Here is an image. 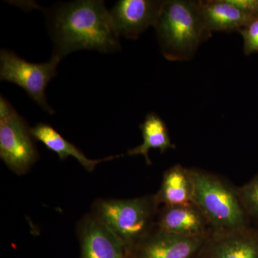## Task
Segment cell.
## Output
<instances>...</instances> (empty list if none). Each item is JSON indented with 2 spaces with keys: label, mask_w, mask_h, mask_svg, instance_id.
<instances>
[{
  "label": "cell",
  "mask_w": 258,
  "mask_h": 258,
  "mask_svg": "<svg viewBox=\"0 0 258 258\" xmlns=\"http://www.w3.org/2000/svg\"><path fill=\"white\" fill-rule=\"evenodd\" d=\"M237 191L241 205L249 220L252 219L258 222V174L248 182L237 187Z\"/></svg>",
  "instance_id": "obj_16"
},
{
  "label": "cell",
  "mask_w": 258,
  "mask_h": 258,
  "mask_svg": "<svg viewBox=\"0 0 258 258\" xmlns=\"http://www.w3.org/2000/svg\"><path fill=\"white\" fill-rule=\"evenodd\" d=\"M196 258H258V230L249 226L212 232Z\"/></svg>",
  "instance_id": "obj_9"
},
{
  "label": "cell",
  "mask_w": 258,
  "mask_h": 258,
  "mask_svg": "<svg viewBox=\"0 0 258 258\" xmlns=\"http://www.w3.org/2000/svg\"><path fill=\"white\" fill-rule=\"evenodd\" d=\"M32 135L36 140L55 152L61 160L73 157L76 159L86 171L91 172L100 163L112 160L120 156H110L101 159H91L85 155L82 151L74 144L64 139L52 125L45 123H37L31 128Z\"/></svg>",
  "instance_id": "obj_14"
},
{
  "label": "cell",
  "mask_w": 258,
  "mask_h": 258,
  "mask_svg": "<svg viewBox=\"0 0 258 258\" xmlns=\"http://www.w3.org/2000/svg\"><path fill=\"white\" fill-rule=\"evenodd\" d=\"M48 27L54 45L52 56L61 60L80 50L111 53L120 49L119 35L104 1L80 0L59 5L48 16Z\"/></svg>",
  "instance_id": "obj_1"
},
{
  "label": "cell",
  "mask_w": 258,
  "mask_h": 258,
  "mask_svg": "<svg viewBox=\"0 0 258 258\" xmlns=\"http://www.w3.org/2000/svg\"><path fill=\"white\" fill-rule=\"evenodd\" d=\"M205 26L213 32H238L257 17L251 16L230 4L227 0L203 1Z\"/></svg>",
  "instance_id": "obj_13"
},
{
  "label": "cell",
  "mask_w": 258,
  "mask_h": 258,
  "mask_svg": "<svg viewBox=\"0 0 258 258\" xmlns=\"http://www.w3.org/2000/svg\"><path fill=\"white\" fill-rule=\"evenodd\" d=\"M61 61L52 56L43 63H34L19 57L7 49L0 51V79L15 83L25 90L29 96L49 114L55 111L47 103L45 91L47 84L57 75V67Z\"/></svg>",
  "instance_id": "obj_6"
},
{
  "label": "cell",
  "mask_w": 258,
  "mask_h": 258,
  "mask_svg": "<svg viewBox=\"0 0 258 258\" xmlns=\"http://www.w3.org/2000/svg\"><path fill=\"white\" fill-rule=\"evenodd\" d=\"M159 207L155 195L99 199L93 204L91 213L118 237L128 253L157 225Z\"/></svg>",
  "instance_id": "obj_3"
},
{
  "label": "cell",
  "mask_w": 258,
  "mask_h": 258,
  "mask_svg": "<svg viewBox=\"0 0 258 258\" xmlns=\"http://www.w3.org/2000/svg\"><path fill=\"white\" fill-rule=\"evenodd\" d=\"M35 140L26 120L0 96V157L18 175L26 174L38 160Z\"/></svg>",
  "instance_id": "obj_5"
},
{
  "label": "cell",
  "mask_w": 258,
  "mask_h": 258,
  "mask_svg": "<svg viewBox=\"0 0 258 258\" xmlns=\"http://www.w3.org/2000/svg\"><path fill=\"white\" fill-rule=\"evenodd\" d=\"M238 32L243 39L244 54L249 55L258 52V17L254 18Z\"/></svg>",
  "instance_id": "obj_17"
},
{
  "label": "cell",
  "mask_w": 258,
  "mask_h": 258,
  "mask_svg": "<svg viewBox=\"0 0 258 258\" xmlns=\"http://www.w3.org/2000/svg\"><path fill=\"white\" fill-rule=\"evenodd\" d=\"M230 4L251 16L258 17V0H227Z\"/></svg>",
  "instance_id": "obj_18"
},
{
  "label": "cell",
  "mask_w": 258,
  "mask_h": 258,
  "mask_svg": "<svg viewBox=\"0 0 258 258\" xmlns=\"http://www.w3.org/2000/svg\"><path fill=\"white\" fill-rule=\"evenodd\" d=\"M140 129L143 143L128 150L126 155L144 156L148 165H150L152 164L149 156L150 149H158L161 153H164L168 149L175 148V145L171 143L165 122L157 113L154 112L148 113L140 125Z\"/></svg>",
  "instance_id": "obj_15"
},
{
  "label": "cell",
  "mask_w": 258,
  "mask_h": 258,
  "mask_svg": "<svg viewBox=\"0 0 258 258\" xmlns=\"http://www.w3.org/2000/svg\"><path fill=\"white\" fill-rule=\"evenodd\" d=\"M161 54L169 61L191 60L212 34L205 26L203 1L165 0L155 27Z\"/></svg>",
  "instance_id": "obj_2"
},
{
  "label": "cell",
  "mask_w": 258,
  "mask_h": 258,
  "mask_svg": "<svg viewBox=\"0 0 258 258\" xmlns=\"http://www.w3.org/2000/svg\"><path fill=\"white\" fill-rule=\"evenodd\" d=\"M122 258H133V257H132V256L130 255V254H128V253H127L126 254H125L124 257H123Z\"/></svg>",
  "instance_id": "obj_19"
},
{
  "label": "cell",
  "mask_w": 258,
  "mask_h": 258,
  "mask_svg": "<svg viewBox=\"0 0 258 258\" xmlns=\"http://www.w3.org/2000/svg\"><path fill=\"white\" fill-rule=\"evenodd\" d=\"M165 0H120L110 11L119 37L137 40L150 27H155Z\"/></svg>",
  "instance_id": "obj_8"
},
{
  "label": "cell",
  "mask_w": 258,
  "mask_h": 258,
  "mask_svg": "<svg viewBox=\"0 0 258 258\" xmlns=\"http://www.w3.org/2000/svg\"><path fill=\"white\" fill-rule=\"evenodd\" d=\"M81 258H122L127 254L124 244L92 213L79 225Z\"/></svg>",
  "instance_id": "obj_10"
},
{
  "label": "cell",
  "mask_w": 258,
  "mask_h": 258,
  "mask_svg": "<svg viewBox=\"0 0 258 258\" xmlns=\"http://www.w3.org/2000/svg\"><path fill=\"white\" fill-rule=\"evenodd\" d=\"M157 226L185 237H208L213 232L206 217L194 203L159 207Z\"/></svg>",
  "instance_id": "obj_11"
},
{
  "label": "cell",
  "mask_w": 258,
  "mask_h": 258,
  "mask_svg": "<svg viewBox=\"0 0 258 258\" xmlns=\"http://www.w3.org/2000/svg\"><path fill=\"white\" fill-rule=\"evenodd\" d=\"M207 238L176 235L156 225L128 254L133 258H196Z\"/></svg>",
  "instance_id": "obj_7"
},
{
  "label": "cell",
  "mask_w": 258,
  "mask_h": 258,
  "mask_svg": "<svg viewBox=\"0 0 258 258\" xmlns=\"http://www.w3.org/2000/svg\"><path fill=\"white\" fill-rule=\"evenodd\" d=\"M194 179L191 169L180 164L164 172L155 198L160 206H179L192 203Z\"/></svg>",
  "instance_id": "obj_12"
},
{
  "label": "cell",
  "mask_w": 258,
  "mask_h": 258,
  "mask_svg": "<svg viewBox=\"0 0 258 258\" xmlns=\"http://www.w3.org/2000/svg\"><path fill=\"white\" fill-rule=\"evenodd\" d=\"M194 179L192 203L206 217L213 232L249 227V219L241 205L237 187L220 176L191 169Z\"/></svg>",
  "instance_id": "obj_4"
}]
</instances>
